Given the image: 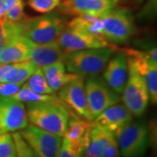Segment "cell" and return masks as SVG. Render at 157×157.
I'll return each mask as SVG.
<instances>
[{"instance_id":"cell-1","label":"cell","mask_w":157,"mask_h":157,"mask_svg":"<svg viewBox=\"0 0 157 157\" xmlns=\"http://www.w3.org/2000/svg\"><path fill=\"white\" fill-rule=\"evenodd\" d=\"M25 109L32 125L51 134L64 136L71 113L58 96L52 101L28 102Z\"/></svg>"},{"instance_id":"cell-2","label":"cell","mask_w":157,"mask_h":157,"mask_svg":"<svg viewBox=\"0 0 157 157\" xmlns=\"http://www.w3.org/2000/svg\"><path fill=\"white\" fill-rule=\"evenodd\" d=\"M17 24L20 36L35 44L45 45L57 42L67 22V18L58 12L25 17Z\"/></svg>"},{"instance_id":"cell-3","label":"cell","mask_w":157,"mask_h":157,"mask_svg":"<svg viewBox=\"0 0 157 157\" xmlns=\"http://www.w3.org/2000/svg\"><path fill=\"white\" fill-rule=\"evenodd\" d=\"M114 52V47L76 51L65 54L63 62L70 73L80 77L100 75Z\"/></svg>"},{"instance_id":"cell-4","label":"cell","mask_w":157,"mask_h":157,"mask_svg":"<svg viewBox=\"0 0 157 157\" xmlns=\"http://www.w3.org/2000/svg\"><path fill=\"white\" fill-rule=\"evenodd\" d=\"M122 157H140L150 142V128L144 121L129 122L114 135Z\"/></svg>"},{"instance_id":"cell-5","label":"cell","mask_w":157,"mask_h":157,"mask_svg":"<svg viewBox=\"0 0 157 157\" xmlns=\"http://www.w3.org/2000/svg\"><path fill=\"white\" fill-rule=\"evenodd\" d=\"M135 33L131 11L126 8H113L103 17V37L116 45L128 42Z\"/></svg>"},{"instance_id":"cell-6","label":"cell","mask_w":157,"mask_h":157,"mask_svg":"<svg viewBox=\"0 0 157 157\" xmlns=\"http://www.w3.org/2000/svg\"><path fill=\"white\" fill-rule=\"evenodd\" d=\"M128 64V77L122 92L123 105L128 108L133 117H141L145 112L149 102L148 91L144 78L135 68Z\"/></svg>"},{"instance_id":"cell-7","label":"cell","mask_w":157,"mask_h":157,"mask_svg":"<svg viewBox=\"0 0 157 157\" xmlns=\"http://www.w3.org/2000/svg\"><path fill=\"white\" fill-rule=\"evenodd\" d=\"M85 89L88 109L93 121L107 107L118 104L121 97L114 93L101 76L87 77Z\"/></svg>"},{"instance_id":"cell-8","label":"cell","mask_w":157,"mask_h":157,"mask_svg":"<svg viewBox=\"0 0 157 157\" xmlns=\"http://www.w3.org/2000/svg\"><path fill=\"white\" fill-rule=\"evenodd\" d=\"M38 157H59L63 138L28 124L18 131Z\"/></svg>"},{"instance_id":"cell-9","label":"cell","mask_w":157,"mask_h":157,"mask_svg":"<svg viewBox=\"0 0 157 157\" xmlns=\"http://www.w3.org/2000/svg\"><path fill=\"white\" fill-rule=\"evenodd\" d=\"M29 124L25 106L12 97L0 96V135L18 132Z\"/></svg>"},{"instance_id":"cell-10","label":"cell","mask_w":157,"mask_h":157,"mask_svg":"<svg viewBox=\"0 0 157 157\" xmlns=\"http://www.w3.org/2000/svg\"><path fill=\"white\" fill-rule=\"evenodd\" d=\"M58 97L67 109H70L69 112L71 113L93 121L86 101L83 77L78 75L73 80L65 85L61 89L59 90Z\"/></svg>"},{"instance_id":"cell-11","label":"cell","mask_w":157,"mask_h":157,"mask_svg":"<svg viewBox=\"0 0 157 157\" xmlns=\"http://www.w3.org/2000/svg\"><path fill=\"white\" fill-rule=\"evenodd\" d=\"M57 43L65 54L86 49L111 47L110 43L106 39H99L67 26L60 34Z\"/></svg>"},{"instance_id":"cell-12","label":"cell","mask_w":157,"mask_h":157,"mask_svg":"<svg viewBox=\"0 0 157 157\" xmlns=\"http://www.w3.org/2000/svg\"><path fill=\"white\" fill-rule=\"evenodd\" d=\"M115 6L108 0H62L58 12L65 16L78 17L86 14L106 15Z\"/></svg>"},{"instance_id":"cell-13","label":"cell","mask_w":157,"mask_h":157,"mask_svg":"<svg viewBox=\"0 0 157 157\" xmlns=\"http://www.w3.org/2000/svg\"><path fill=\"white\" fill-rule=\"evenodd\" d=\"M128 77V58L124 52H117L107 62L102 78L114 93L121 95L125 88Z\"/></svg>"},{"instance_id":"cell-14","label":"cell","mask_w":157,"mask_h":157,"mask_svg":"<svg viewBox=\"0 0 157 157\" xmlns=\"http://www.w3.org/2000/svg\"><path fill=\"white\" fill-rule=\"evenodd\" d=\"M133 121V115L123 104H115L107 107L93 121V124L111 132L115 135L124 126Z\"/></svg>"},{"instance_id":"cell-15","label":"cell","mask_w":157,"mask_h":157,"mask_svg":"<svg viewBox=\"0 0 157 157\" xmlns=\"http://www.w3.org/2000/svg\"><path fill=\"white\" fill-rule=\"evenodd\" d=\"M25 40L28 47V60L36 67L43 68L57 61L63 60L65 53L57 42L39 45L33 43L27 39Z\"/></svg>"},{"instance_id":"cell-16","label":"cell","mask_w":157,"mask_h":157,"mask_svg":"<svg viewBox=\"0 0 157 157\" xmlns=\"http://www.w3.org/2000/svg\"><path fill=\"white\" fill-rule=\"evenodd\" d=\"M92 126L93 121L71 113L67 128L63 137L86 151L89 142L90 131Z\"/></svg>"},{"instance_id":"cell-17","label":"cell","mask_w":157,"mask_h":157,"mask_svg":"<svg viewBox=\"0 0 157 157\" xmlns=\"http://www.w3.org/2000/svg\"><path fill=\"white\" fill-rule=\"evenodd\" d=\"M104 16L105 15L86 14L83 16L74 17L70 22L67 24V27L77 30L84 33L89 34L99 39H104L103 37Z\"/></svg>"},{"instance_id":"cell-18","label":"cell","mask_w":157,"mask_h":157,"mask_svg":"<svg viewBox=\"0 0 157 157\" xmlns=\"http://www.w3.org/2000/svg\"><path fill=\"white\" fill-rule=\"evenodd\" d=\"M114 138L111 132L93 124L90 131L89 142L86 153L95 157H101L105 148Z\"/></svg>"},{"instance_id":"cell-19","label":"cell","mask_w":157,"mask_h":157,"mask_svg":"<svg viewBox=\"0 0 157 157\" xmlns=\"http://www.w3.org/2000/svg\"><path fill=\"white\" fill-rule=\"evenodd\" d=\"M36 67L29 60L15 63L4 76L2 82H11L23 85L33 73Z\"/></svg>"},{"instance_id":"cell-20","label":"cell","mask_w":157,"mask_h":157,"mask_svg":"<svg viewBox=\"0 0 157 157\" xmlns=\"http://www.w3.org/2000/svg\"><path fill=\"white\" fill-rule=\"evenodd\" d=\"M25 84L32 91L39 94H48V95L54 94V92L51 89L50 86L47 84L41 68H36L33 73L29 77Z\"/></svg>"},{"instance_id":"cell-21","label":"cell","mask_w":157,"mask_h":157,"mask_svg":"<svg viewBox=\"0 0 157 157\" xmlns=\"http://www.w3.org/2000/svg\"><path fill=\"white\" fill-rule=\"evenodd\" d=\"M13 99L17 100L21 102H39V101H52L53 99H55L57 96L53 95H48V94H37L29 88L28 86L25 84H24L21 86V88L17 92L16 94L11 96Z\"/></svg>"},{"instance_id":"cell-22","label":"cell","mask_w":157,"mask_h":157,"mask_svg":"<svg viewBox=\"0 0 157 157\" xmlns=\"http://www.w3.org/2000/svg\"><path fill=\"white\" fill-rule=\"evenodd\" d=\"M62 0H28L27 5L34 11L47 14L58 8Z\"/></svg>"},{"instance_id":"cell-23","label":"cell","mask_w":157,"mask_h":157,"mask_svg":"<svg viewBox=\"0 0 157 157\" xmlns=\"http://www.w3.org/2000/svg\"><path fill=\"white\" fill-rule=\"evenodd\" d=\"M12 139L16 147L17 157H38L32 147L23 139L19 132H14L11 134Z\"/></svg>"},{"instance_id":"cell-24","label":"cell","mask_w":157,"mask_h":157,"mask_svg":"<svg viewBox=\"0 0 157 157\" xmlns=\"http://www.w3.org/2000/svg\"><path fill=\"white\" fill-rule=\"evenodd\" d=\"M0 157H17L16 147L11 134L0 135Z\"/></svg>"},{"instance_id":"cell-25","label":"cell","mask_w":157,"mask_h":157,"mask_svg":"<svg viewBox=\"0 0 157 157\" xmlns=\"http://www.w3.org/2000/svg\"><path fill=\"white\" fill-rule=\"evenodd\" d=\"M84 152L79 147L74 145L67 139L63 138L59 157H81Z\"/></svg>"},{"instance_id":"cell-26","label":"cell","mask_w":157,"mask_h":157,"mask_svg":"<svg viewBox=\"0 0 157 157\" xmlns=\"http://www.w3.org/2000/svg\"><path fill=\"white\" fill-rule=\"evenodd\" d=\"M24 2L23 0H19L13 7H11L9 11H7L5 14V19L12 23H17L24 20L27 17L25 14L24 11Z\"/></svg>"},{"instance_id":"cell-27","label":"cell","mask_w":157,"mask_h":157,"mask_svg":"<svg viewBox=\"0 0 157 157\" xmlns=\"http://www.w3.org/2000/svg\"><path fill=\"white\" fill-rule=\"evenodd\" d=\"M22 85L11 83V82H1L0 83V96L3 97H11L16 94Z\"/></svg>"},{"instance_id":"cell-28","label":"cell","mask_w":157,"mask_h":157,"mask_svg":"<svg viewBox=\"0 0 157 157\" xmlns=\"http://www.w3.org/2000/svg\"><path fill=\"white\" fill-rule=\"evenodd\" d=\"M156 13V0H147V4L142 8L139 14V18L149 19L154 18Z\"/></svg>"},{"instance_id":"cell-29","label":"cell","mask_w":157,"mask_h":157,"mask_svg":"<svg viewBox=\"0 0 157 157\" xmlns=\"http://www.w3.org/2000/svg\"><path fill=\"white\" fill-rule=\"evenodd\" d=\"M119 155H120V151H119L117 141L114 137L105 148L101 157H119Z\"/></svg>"},{"instance_id":"cell-30","label":"cell","mask_w":157,"mask_h":157,"mask_svg":"<svg viewBox=\"0 0 157 157\" xmlns=\"http://www.w3.org/2000/svg\"><path fill=\"white\" fill-rule=\"evenodd\" d=\"M11 65L12 64H9V65H0V83L2 82L3 78L6 75V73L11 67Z\"/></svg>"},{"instance_id":"cell-31","label":"cell","mask_w":157,"mask_h":157,"mask_svg":"<svg viewBox=\"0 0 157 157\" xmlns=\"http://www.w3.org/2000/svg\"><path fill=\"white\" fill-rule=\"evenodd\" d=\"M18 1L19 0H2L3 5L5 6V9H6V12L7 11H9L11 7L15 6Z\"/></svg>"},{"instance_id":"cell-32","label":"cell","mask_w":157,"mask_h":157,"mask_svg":"<svg viewBox=\"0 0 157 157\" xmlns=\"http://www.w3.org/2000/svg\"><path fill=\"white\" fill-rule=\"evenodd\" d=\"M5 14H6V9L3 5L2 0H0V21L5 18Z\"/></svg>"},{"instance_id":"cell-33","label":"cell","mask_w":157,"mask_h":157,"mask_svg":"<svg viewBox=\"0 0 157 157\" xmlns=\"http://www.w3.org/2000/svg\"><path fill=\"white\" fill-rule=\"evenodd\" d=\"M6 43V39L4 37V34H3V31L1 28V25H0V51L2 50V48L4 47Z\"/></svg>"},{"instance_id":"cell-34","label":"cell","mask_w":157,"mask_h":157,"mask_svg":"<svg viewBox=\"0 0 157 157\" xmlns=\"http://www.w3.org/2000/svg\"><path fill=\"white\" fill-rule=\"evenodd\" d=\"M108 1H110V2H111L112 4H113L114 6H117V4H119V3H120V2H121V0H108Z\"/></svg>"},{"instance_id":"cell-35","label":"cell","mask_w":157,"mask_h":157,"mask_svg":"<svg viewBox=\"0 0 157 157\" xmlns=\"http://www.w3.org/2000/svg\"><path fill=\"white\" fill-rule=\"evenodd\" d=\"M81 157H95V156H94V155H89V154H87V153L84 152V153H83V155H81Z\"/></svg>"},{"instance_id":"cell-36","label":"cell","mask_w":157,"mask_h":157,"mask_svg":"<svg viewBox=\"0 0 157 157\" xmlns=\"http://www.w3.org/2000/svg\"><path fill=\"white\" fill-rule=\"evenodd\" d=\"M134 1H135L136 3H140L141 1H143V0H134Z\"/></svg>"},{"instance_id":"cell-37","label":"cell","mask_w":157,"mask_h":157,"mask_svg":"<svg viewBox=\"0 0 157 157\" xmlns=\"http://www.w3.org/2000/svg\"><path fill=\"white\" fill-rule=\"evenodd\" d=\"M140 157H141V156H140Z\"/></svg>"}]
</instances>
